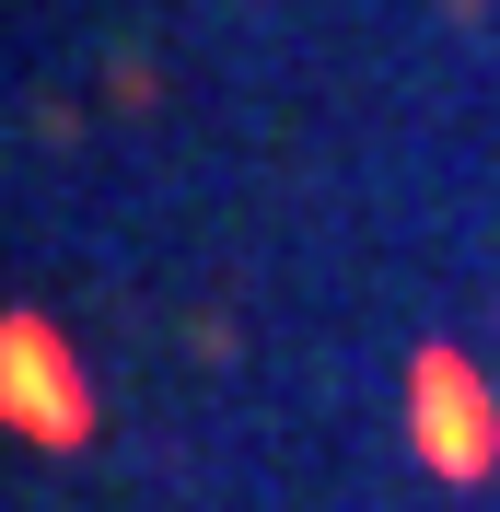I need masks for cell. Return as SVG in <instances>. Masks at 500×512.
I'll use <instances>...</instances> for the list:
<instances>
[{
	"label": "cell",
	"mask_w": 500,
	"mask_h": 512,
	"mask_svg": "<svg viewBox=\"0 0 500 512\" xmlns=\"http://www.w3.org/2000/svg\"><path fill=\"white\" fill-rule=\"evenodd\" d=\"M0 384H12V431L24 443H94V396H82V373H70V350L47 338L35 315L0 326Z\"/></svg>",
	"instance_id": "7a4b0ae2"
},
{
	"label": "cell",
	"mask_w": 500,
	"mask_h": 512,
	"mask_svg": "<svg viewBox=\"0 0 500 512\" xmlns=\"http://www.w3.org/2000/svg\"><path fill=\"white\" fill-rule=\"evenodd\" d=\"M407 443H419V466L454 478V489L500 466V396L466 373V350H419L407 361Z\"/></svg>",
	"instance_id": "6da1fadb"
}]
</instances>
